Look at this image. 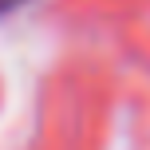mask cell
Returning <instances> with one entry per match:
<instances>
[{
  "instance_id": "obj_1",
  "label": "cell",
  "mask_w": 150,
  "mask_h": 150,
  "mask_svg": "<svg viewBox=\"0 0 150 150\" xmlns=\"http://www.w3.org/2000/svg\"><path fill=\"white\" fill-rule=\"evenodd\" d=\"M20 4H24V0H0V16H8L12 8H20Z\"/></svg>"
}]
</instances>
